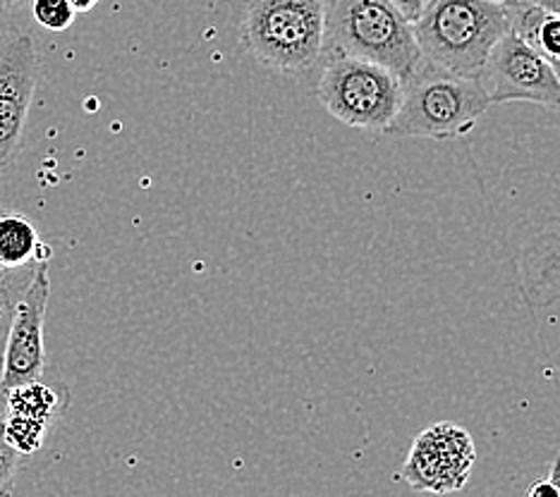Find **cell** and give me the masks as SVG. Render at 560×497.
<instances>
[{
  "instance_id": "cell-3",
  "label": "cell",
  "mask_w": 560,
  "mask_h": 497,
  "mask_svg": "<svg viewBox=\"0 0 560 497\" xmlns=\"http://www.w3.org/2000/svg\"><path fill=\"white\" fill-rule=\"evenodd\" d=\"M352 56L378 62L407 82L424 58L412 22L390 0H326L324 58Z\"/></svg>"
},
{
  "instance_id": "cell-8",
  "label": "cell",
  "mask_w": 560,
  "mask_h": 497,
  "mask_svg": "<svg viewBox=\"0 0 560 497\" xmlns=\"http://www.w3.org/2000/svg\"><path fill=\"white\" fill-rule=\"evenodd\" d=\"M39 80V56L30 34L0 36V170L18 156Z\"/></svg>"
},
{
  "instance_id": "cell-17",
  "label": "cell",
  "mask_w": 560,
  "mask_h": 497,
  "mask_svg": "<svg viewBox=\"0 0 560 497\" xmlns=\"http://www.w3.org/2000/svg\"><path fill=\"white\" fill-rule=\"evenodd\" d=\"M24 292H0V364H3V350L8 340V330L12 323V313H15L18 301L22 299Z\"/></svg>"
},
{
  "instance_id": "cell-11",
  "label": "cell",
  "mask_w": 560,
  "mask_h": 497,
  "mask_svg": "<svg viewBox=\"0 0 560 497\" xmlns=\"http://www.w3.org/2000/svg\"><path fill=\"white\" fill-rule=\"evenodd\" d=\"M50 257L36 227L20 213L0 209V265L20 268Z\"/></svg>"
},
{
  "instance_id": "cell-21",
  "label": "cell",
  "mask_w": 560,
  "mask_h": 497,
  "mask_svg": "<svg viewBox=\"0 0 560 497\" xmlns=\"http://www.w3.org/2000/svg\"><path fill=\"white\" fill-rule=\"evenodd\" d=\"M8 388L3 386V364H0V428H3V421L8 416Z\"/></svg>"
},
{
  "instance_id": "cell-2",
  "label": "cell",
  "mask_w": 560,
  "mask_h": 497,
  "mask_svg": "<svg viewBox=\"0 0 560 497\" xmlns=\"http://www.w3.org/2000/svg\"><path fill=\"white\" fill-rule=\"evenodd\" d=\"M240 38L264 68L285 76L310 74L326 48V0H249Z\"/></svg>"
},
{
  "instance_id": "cell-19",
  "label": "cell",
  "mask_w": 560,
  "mask_h": 497,
  "mask_svg": "<svg viewBox=\"0 0 560 497\" xmlns=\"http://www.w3.org/2000/svg\"><path fill=\"white\" fill-rule=\"evenodd\" d=\"M390 3L396 5L407 20L415 22L419 15H422L424 8L431 3V0H390Z\"/></svg>"
},
{
  "instance_id": "cell-22",
  "label": "cell",
  "mask_w": 560,
  "mask_h": 497,
  "mask_svg": "<svg viewBox=\"0 0 560 497\" xmlns=\"http://www.w3.org/2000/svg\"><path fill=\"white\" fill-rule=\"evenodd\" d=\"M525 3L539 5L544 10H549V12H556V15H560V0H525Z\"/></svg>"
},
{
  "instance_id": "cell-23",
  "label": "cell",
  "mask_w": 560,
  "mask_h": 497,
  "mask_svg": "<svg viewBox=\"0 0 560 497\" xmlns=\"http://www.w3.org/2000/svg\"><path fill=\"white\" fill-rule=\"evenodd\" d=\"M70 5L74 8V12H89V10H94L96 5H98V0H70Z\"/></svg>"
},
{
  "instance_id": "cell-13",
  "label": "cell",
  "mask_w": 560,
  "mask_h": 497,
  "mask_svg": "<svg viewBox=\"0 0 560 497\" xmlns=\"http://www.w3.org/2000/svg\"><path fill=\"white\" fill-rule=\"evenodd\" d=\"M46 430L48 426L39 424V421L24 418L20 414H8L3 421V428H0V436H3L18 452L30 457L44 445Z\"/></svg>"
},
{
  "instance_id": "cell-16",
  "label": "cell",
  "mask_w": 560,
  "mask_h": 497,
  "mask_svg": "<svg viewBox=\"0 0 560 497\" xmlns=\"http://www.w3.org/2000/svg\"><path fill=\"white\" fill-rule=\"evenodd\" d=\"M3 209V206H0ZM42 261L30 263V265H20V268H5L0 265V292H24L30 287L34 280L36 268H39Z\"/></svg>"
},
{
  "instance_id": "cell-5",
  "label": "cell",
  "mask_w": 560,
  "mask_h": 497,
  "mask_svg": "<svg viewBox=\"0 0 560 497\" xmlns=\"http://www.w3.org/2000/svg\"><path fill=\"white\" fill-rule=\"evenodd\" d=\"M316 98L322 100L326 113L348 127L369 132H386L393 115L402 98V82L398 74L378 62L334 56L326 58Z\"/></svg>"
},
{
  "instance_id": "cell-4",
  "label": "cell",
  "mask_w": 560,
  "mask_h": 497,
  "mask_svg": "<svg viewBox=\"0 0 560 497\" xmlns=\"http://www.w3.org/2000/svg\"><path fill=\"white\" fill-rule=\"evenodd\" d=\"M491 108L481 80L453 74L422 62L402 82L400 106L386 134L417 139H457L475 130Z\"/></svg>"
},
{
  "instance_id": "cell-20",
  "label": "cell",
  "mask_w": 560,
  "mask_h": 497,
  "mask_svg": "<svg viewBox=\"0 0 560 497\" xmlns=\"http://www.w3.org/2000/svg\"><path fill=\"white\" fill-rule=\"evenodd\" d=\"M527 495L529 497H544V495H556V490H553V486L546 478H539L537 483H534V486L527 490ZM558 497V495H556Z\"/></svg>"
},
{
  "instance_id": "cell-7",
  "label": "cell",
  "mask_w": 560,
  "mask_h": 497,
  "mask_svg": "<svg viewBox=\"0 0 560 497\" xmlns=\"http://www.w3.org/2000/svg\"><path fill=\"white\" fill-rule=\"evenodd\" d=\"M475 459V440L463 426L436 424L415 438L402 464V478L415 493H457L469 481Z\"/></svg>"
},
{
  "instance_id": "cell-6",
  "label": "cell",
  "mask_w": 560,
  "mask_h": 497,
  "mask_svg": "<svg viewBox=\"0 0 560 497\" xmlns=\"http://www.w3.org/2000/svg\"><path fill=\"white\" fill-rule=\"evenodd\" d=\"M491 106L499 104H537L560 113V76L537 48L513 29L493 46L481 72Z\"/></svg>"
},
{
  "instance_id": "cell-15",
  "label": "cell",
  "mask_w": 560,
  "mask_h": 497,
  "mask_svg": "<svg viewBox=\"0 0 560 497\" xmlns=\"http://www.w3.org/2000/svg\"><path fill=\"white\" fill-rule=\"evenodd\" d=\"M24 459L27 457L18 452L3 436H0V495L12 493V486H15L18 471Z\"/></svg>"
},
{
  "instance_id": "cell-1",
  "label": "cell",
  "mask_w": 560,
  "mask_h": 497,
  "mask_svg": "<svg viewBox=\"0 0 560 497\" xmlns=\"http://www.w3.org/2000/svg\"><path fill=\"white\" fill-rule=\"evenodd\" d=\"M424 62L479 80L493 46L511 32L505 0H431L412 22Z\"/></svg>"
},
{
  "instance_id": "cell-9",
  "label": "cell",
  "mask_w": 560,
  "mask_h": 497,
  "mask_svg": "<svg viewBox=\"0 0 560 497\" xmlns=\"http://www.w3.org/2000/svg\"><path fill=\"white\" fill-rule=\"evenodd\" d=\"M50 297V277L46 261L39 263L27 292L18 301L3 350V386L18 388L22 382L42 378L46 364L44 323Z\"/></svg>"
},
{
  "instance_id": "cell-24",
  "label": "cell",
  "mask_w": 560,
  "mask_h": 497,
  "mask_svg": "<svg viewBox=\"0 0 560 497\" xmlns=\"http://www.w3.org/2000/svg\"><path fill=\"white\" fill-rule=\"evenodd\" d=\"M3 34H8V32H0V36H3Z\"/></svg>"
},
{
  "instance_id": "cell-10",
  "label": "cell",
  "mask_w": 560,
  "mask_h": 497,
  "mask_svg": "<svg viewBox=\"0 0 560 497\" xmlns=\"http://www.w3.org/2000/svg\"><path fill=\"white\" fill-rule=\"evenodd\" d=\"M517 287L532 311L560 304V233H539L522 245Z\"/></svg>"
},
{
  "instance_id": "cell-18",
  "label": "cell",
  "mask_w": 560,
  "mask_h": 497,
  "mask_svg": "<svg viewBox=\"0 0 560 497\" xmlns=\"http://www.w3.org/2000/svg\"><path fill=\"white\" fill-rule=\"evenodd\" d=\"M30 5L32 0H0V32L18 29L15 24L24 17Z\"/></svg>"
},
{
  "instance_id": "cell-14",
  "label": "cell",
  "mask_w": 560,
  "mask_h": 497,
  "mask_svg": "<svg viewBox=\"0 0 560 497\" xmlns=\"http://www.w3.org/2000/svg\"><path fill=\"white\" fill-rule=\"evenodd\" d=\"M30 12L32 20L48 32H66L74 24V17H78L70 0H32Z\"/></svg>"
},
{
  "instance_id": "cell-12",
  "label": "cell",
  "mask_w": 560,
  "mask_h": 497,
  "mask_svg": "<svg viewBox=\"0 0 560 497\" xmlns=\"http://www.w3.org/2000/svg\"><path fill=\"white\" fill-rule=\"evenodd\" d=\"M66 394L56 392V388L46 386L42 378L22 382L18 388H10L8 392V414H20L24 418L39 421V424L48 426L58 418L60 410L66 406Z\"/></svg>"
}]
</instances>
